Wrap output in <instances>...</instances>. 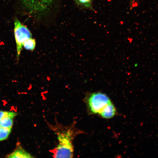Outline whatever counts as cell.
<instances>
[{"label": "cell", "instance_id": "3", "mask_svg": "<svg viewBox=\"0 0 158 158\" xmlns=\"http://www.w3.org/2000/svg\"><path fill=\"white\" fill-rule=\"evenodd\" d=\"M111 103L109 97L101 92L92 93L88 99L90 109L94 114H99L104 107Z\"/></svg>", "mask_w": 158, "mask_h": 158}, {"label": "cell", "instance_id": "9", "mask_svg": "<svg viewBox=\"0 0 158 158\" xmlns=\"http://www.w3.org/2000/svg\"><path fill=\"white\" fill-rule=\"evenodd\" d=\"M78 4L86 7H90L92 0H75Z\"/></svg>", "mask_w": 158, "mask_h": 158}, {"label": "cell", "instance_id": "5", "mask_svg": "<svg viewBox=\"0 0 158 158\" xmlns=\"http://www.w3.org/2000/svg\"><path fill=\"white\" fill-rule=\"evenodd\" d=\"M116 111L114 106L111 103L104 107L99 114L104 118H109L114 116Z\"/></svg>", "mask_w": 158, "mask_h": 158}, {"label": "cell", "instance_id": "2", "mask_svg": "<svg viewBox=\"0 0 158 158\" xmlns=\"http://www.w3.org/2000/svg\"><path fill=\"white\" fill-rule=\"evenodd\" d=\"M14 32L16 44L17 58H18L24 43L28 39L31 38V34L28 29L17 19L14 22Z\"/></svg>", "mask_w": 158, "mask_h": 158}, {"label": "cell", "instance_id": "4", "mask_svg": "<svg viewBox=\"0 0 158 158\" xmlns=\"http://www.w3.org/2000/svg\"><path fill=\"white\" fill-rule=\"evenodd\" d=\"M54 0H22L23 4L30 12L40 14L47 11Z\"/></svg>", "mask_w": 158, "mask_h": 158}, {"label": "cell", "instance_id": "11", "mask_svg": "<svg viewBox=\"0 0 158 158\" xmlns=\"http://www.w3.org/2000/svg\"><path fill=\"white\" fill-rule=\"evenodd\" d=\"M1 128V126L0 125V129Z\"/></svg>", "mask_w": 158, "mask_h": 158}, {"label": "cell", "instance_id": "10", "mask_svg": "<svg viewBox=\"0 0 158 158\" xmlns=\"http://www.w3.org/2000/svg\"><path fill=\"white\" fill-rule=\"evenodd\" d=\"M4 112V111L0 110V121L3 115Z\"/></svg>", "mask_w": 158, "mask_h": 158}, {"label": "cell", "instance_id": "1", "mask_svg": "<svg viewBox=\"0 0 158 158\" xmlns=\"http://www.w3.org/2000/svg\"><path fill=\"white\" fill-rule=\"evenodd\" d=\"M59 143L54 152L56 158H71L73 155V147L69 132L58 135Z\"/></svg>", "mask_w": 158, "mask_h": 158}, {"label": "cell", "instance_id": "6", "mask_svg": "<svg viewBox=\"0 0 158 158\" xmlns=\"http://www.w3.org/2000/svg\"><path fill=\"white\" fill-rule=\"evenodd\" d=\"M7 157L10 158H29L32 157L30 154L21 148H17L12 153L7 155Z\"/></svg>", "mask_w": 158, "mask_h": 158}, {"label": "cell", "instance_id": "7", "mask_svg": "<svg viewBox=\"0 0 158 158\" xmlns=\"http://www.w3.org/2000/svg\"><path fill=\"white\" fill-rule=\"evenodd\" d=\"M12 127H2L0 129V141L6 139L11 130Z\"/></svg>", "mask_w": 158, "mask_h": 158}, {"label": "cell", "instance_id": "8", "mask_svg": "<svg viewBox=\"0 0 158 158\" xmlns=\"http://www.w3.org/2000/svg\"><path fill=\"white\" fill-rule=\"evenodd\" d=\"M36 45L35 39L30 38L26 40L23 43V46L27 50L33 51Z\"/></svg>", "mask_w": 158, "mask_h": 158}]
</instances>
